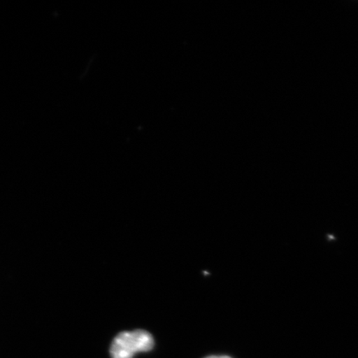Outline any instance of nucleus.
<instances>
[{
    "label": "nucleus",
    "instance_id": "obj_1",
    "mask_svg": "<svg viewBox=\"0 0 358 358\" xmlns=\"http://www.w3.org/2000/svg\"><path fill=\"white\" fill-rule=\"evenodd\" d=\"M154 338L145 330L119 334L111 343V358H133L140 352H149L154 348Z\"/></svg>",
    "mask_w": 358,
    "mask_h": 358
},
{
    "label": "nucleus",
    "instance_id": "obj_2",
    "mask_svg": "<svg viewBox=\"0 0 358 358\" xmlns=\"http://www.w3.org/2000/svg\"><path fill=\"white\" fill-rule=\"evenodd\" d=\"M206 358H231V357H227V356H210V357H208Z\"/></svg>",
    "mask_w": 358,
    "mask_h": 358
}]
</instances>
